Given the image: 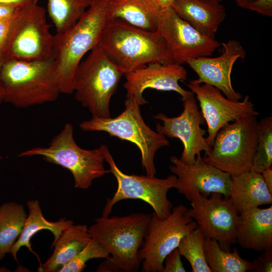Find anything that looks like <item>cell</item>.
<instances>
[{
  "label": "cell",
  "instance_id": "obj_6",
  "mask_svg": "<svg viewBox=\"0 0 272 272\" xmlns=\"http://www.w3.org/2000/svg\"><path fill=\"white\" fill-rule=\"evenodd\" d=\"M137 100L126 97L124 111L114 118L92 117L80 124L85 131H105L111 136L134 144L139 149L141 162L147 175L156 173L154 157L157 151L169 145L166 137L152 130L143 120Z\"/></svg>",
  "mask_w": 272,
  "mask_h": 272
},
{
  "label": "cell",
  "instance_id": "obj_2",
  "mask_svg": "<svg viewBox=\"0 0 272 272\" xmlns=\"http://www.w3.org/2000/svg\"><path fill=\"white\" fill-rule=\"evenodd\" d=\"M109 0H92L72 26L54 36L53 59L60 93H74L76 70L84 56L99 44L107 22Z\"/></svg>",
  "mask_w": 272,
  "mask_h": 272
},
{
  "label": "cell",
  "instance_id": "obj_39",
  "mask_svg": "<svg viewBox=\"0 0 272 272\" xmlns=\"http://www.w3.org/2000/svg\"><path fill=\"white\" fill-rule=\"evenodd\" d=\"M236 5L242 8L246 9L247 7L255 0H234Z\"/></svg>",
  "mask_w": 272,
  "mask_h": 272
},
{
  "label": "cell",
  "instance_id": "obj_37",
  "mask_svg": "<svg viewBox=\"0 0 272 272\" xmlns=\"http://www.w3.org/2000/svg\"><path fill=\"white\" fill-rule=\"evenodd\" d=\"M39 0H0V3L9 4L19 7L38 3Z\"/></svg>",
  "mask_w": 272,
  "mask_h": 272
},
{
  "label": "cell",
  "instance_id": "obj_33",
  "mask_svg": "<svg viewBox=\"0 0 272 272\" xmlns=\"http://www.w3.org/2000/svg\"><path fill=\"white\" fill-rule=\"evenodd\" d=\"M246 9L268 17L272 16V0H255Z\"/></svg>",
  "mask_w": 272,
  "mask_h": 272
},
{
  "label": "cell",
  "instance_id": "obj_27",
  "mask_svg": "<svg viewBox=\"0 0 272 272\" xmlns=\"http://www.w3.org/2000/svg\"><path fill=\"white\" fill-rule=\"evenodd\" d=\"M92 0H47V13L56 33L75 24L89 7Z\"/></svg>",
  "mask_w": 272,
  "mask_h": 272
},
{
  "label": "cell",
  "instance_id": "obj_12",
  "mask_svg": "<svg viewBox=\"0 0 272 272\" xmlns=\"http://www.w3.org/2000/svg\"><path fill=\"white\" fill-rule=\"evenodd\" d=\"M188 200L191 208L187 209V214L196 222L204 237L217 241L223 250L231 251V245L237 243L240 217L229 197L218 193L196 192Z\"/></svg>",
  "mask_w": 272,
  "mask_h": 272
},
{
  "label": "cell",
  "instance_id": "obj_36",
  "mask_svg": "<svg viewBox=\"0 0 272 272\" xmlns=\"http://www.w3.org/2000/svg\"><path fill=\"white\" fill-rule=\"evenodd\" d=\"M261 175L269 192L272 193V169L269 167L261 173Z\"/></svg>",
  "mask_w": 272,
  "mask_h": 272
},
{
  "label": "cell",
  "instance_id": "obj_35",
  "mask_svg": "<svg viewBox=\"0 0 272 272\" xmlns=\"http://www.w3.org/2000/svg\"><path fill=\"white\" fill-rule=\"evenodd\" d=\"M21 7L0 3V20L11 19Z\"/></svg>",
  "mask_w": 272,
  "mask_h": 272
},
{
  "label": "cell",
  "instance_id": "obj_21",
  "mask_svg": "<svg viewBox=\"0 0 272 272\" xmlns=\"http://www.w3.org/2000/svg\"><path fill=\"white\" fill-rule=\"evenodd\" d=\"M229 198L239 214L264 205H271L272 193L261 173L252 171L231 176Z\"/></svg>",
  "mask_w": 272,
  "mask_h": 272
},
{
  "label": "cell",
  "instance_id": "obj_3",
  "mask_svg": "<svg viewBox=\"0 0 272 272\" xmlns=\"http://www.w3.org/2000/svg\"><path fill=\"white\" fill-rule=\"evenodd\" d=\"M124 75L147 64L173 63L164 40L120 19L107 20L98 44Z\"/></svg>",
  "mask_w": 272,
  "mask_h": 272
},
{
  "label": "cell",
  "instance_id": "obj_32",
  "mask_svg": "<svg viewBox=\"0 0 272 272\" xmlns=\"http://www.w3.org/2000/svg\"><path fill=\"white\" fill-rule=\"evenodd\" d=\"M181 256L177 247L169 253L164 259L163 272H185Z\"/></svg>",
  "mask_w": 272,
  "mask_h": 272
},
{
  "label": "cell",
  "instance_id": "obj_22",
  "mask_svg": "<svg viewBox=\"0 0 272 272\" xmlns=\"http://www.w3.org/2000/svg\"><path fill=\"white\" fill-rule=\"evenodd\" d=\"M161 10L153 0H109L107 19H120L135 27L156 32Z\"/></svg>",
  "mask_w": 272,
  "mask_h": 272
},
{
  "label": "cell",
  "instance_id": "obj_11",
  "mask_svg": "<svg viewBox=\"0 0 272 272\" xmlns=\"http://www.w3.org/2000/svg\"><path fill=\"white\" fill-rule=\"evenodd\" d=\"M182 204L173 207L164 219L151 214L146 235L139 251L144 272H163L165 257L176 248L181 239L197 228Z\"/></svg>",
  "mask_w": 272,
  "mask_h": 272
},
{
  "label": "cell",
  "instance_id": "obj_30",
  "mask_svg": "<svg viewBox=\"0 0 272 272\" xmlns=\"http://www.w3.org/2000/svg\"><path fill=\"white\" fill-rule=\"evenodd\" d=\"M110 257L108 252L96 240L91 238L85 247L68 263L58 272H81L90 259L104 258Z\"/></svg>",
  "mask_w": 272,
  "mask_h": 272
},
{
  "label": "cell",
  "instance_id": "obj_18",
  "mask_svg": "<svg viewBox=\"0 0 272 272\" xmlns=\"http://www.w3.org/2000/svg\"><path fill=\"white\" fill-rule=\"evenodd\" d=\"M125 76L123 87L126 90V97L134 98L140 105L148 103L143 96L148 88L174 91L181 96L182 101L192 93L179 85V81L186 79L187 71L182 65L175 63H151Z\"/></svg>",
  "mask_w": 272,
  "mask_h": 272
},
{
  "label": "cell",
  "instance_id": "obj_26",
  "mask_svg": "<svg viewBox=\"0 0 272 272\" xmlns=\"http://www.w3.org/2000/svg\"><path fill=\"white\" fill-rule=\"evenodd\" d=\"M204 250L207 263L212 272H246L250 271L251 262L241 257L237 248L223 250L217 241L205 238Z\"/></svg>",
  "mask_w": 272,
  "mask_h": 272
},
{
  "label": "cell",
  "instance_id": "obj_16",
  "mask_svg": "<svg viewBox=\"0 0 272 272\" xmlns=\"http://www.w3.org/2000/svg\"><path fill=\"white\" fill-rule=\"evenodd\" d=\"M170 171L176 176L175 188L188 200L196 192L210 195L220 193L229 197L231 176L206 162L201 155L192 164H186L178 157H170Z\"/></svg>",
  "mask_w": 272,
  "mask_h": 272
},
{
  "label": "cell",
  "instance_id": "obj_25",
  "mask_svg": "<svg viewBox=\"0 0 272 272\" xmlns=\"http://www.w3.org/2000/svg\"><path fill=\"white\" fill-rule=\"evenodd\" d=\"M27 216L23 205L9 201L0 206V261L10 253Z\"/></svg>",
  "mask_w": 272,
  "mask_h": 272
},
{
  "label": "cell",
  "instance_id": "obj_13",
  "mask_svg": "<svg viewBox=\"0 0 272 272\" xmlns=\"http://www.w3.org/2000/svg\"><path fill=\"white\" fill-rule=\"evenodd\" d=\"M156 32L164 40L173 63L181 65L190 58L210 56L221 45L182 19L171 7L162 9Z\"/></svg>",
  "mask_w": 272,
  "mask_h": 272
},
{
  "label": "cell",
  "instance_id": "obj_1",
  "mask_svg": "<svg viewBox=\"0 0 272 272\" xmlns=\"http://www.w3.org/2000/svg\"><path fill=\"white\" fill-rule=\"evenodd\" d=\"M151 217V214L138 213L96 218L88 228L89 234L110 254L96 271H138L141 263L139 251Z\"/></svg>",
  "mask_w": 272,
  "mask_h": 272
},
{
  "label": "cell",
  "instance_id": "obj_40",
  "mask_svg": "<svg viewBox=\"0 0 272 272\" xmlns=\"http://www.w3.org/2000/svg\"><path fill=\"white\" fill-rule=\"evenodd\" d=\"M4 61V60L0 59V70L3 64ZM3 102H4L3 93L2 89L1 84H0V103H2Z\"/></svg>",
  "mask_w": 272,
  "mask_h": 272
},
{
  "label": "cell",
  "instance_id": "obj_7",
  "mask_svg": "<svg viewBox=\"0 0 272 272\" xmlns=\"http://www.w3.org/2000/svg\"><path fill=\"white\" fill-rule=\"evenodd\" d=\"M123 75L98 45L76 70L74 81L76 99L93 117H111L110 101Z\"/></svg>",
  "mask_w": 272,
  "mask_h": 272
},
{
  "label": "cell",
  "instance_id": "obj_5",
  "mask_svg": "<svg viewBox=\"0 0 272 272\" xmlns=\"http://www.w3.org/2000/svg\"><path fill=\"white\" fill-rule=\"evenodd\" d=\"M74 127L71 123L64 124L47 147H35L21 152L17 156H41L46 162L57 165L72 173L74 186L87 189L93 181L110 173L104 167L105 157L100 147L86 150L80 147L74 138Z\"/></svg>",
  "mask_w": 272,
  "mask_h": 272
},
{
  "label": "cell",
  "instance_id": "obj_14",
  "mask_svg": "<svg viewBox=\"0 0 272 272\" xmlns=\"http://www.w3.org/2000/svg\"><path fill=\"white\" fill-rule=\"evenodd\" d=\"M183 110L178 116L170 117L159 113L153 117L162 121V124H156L157 131L170 138L179 139L183 145L180 158L182 162L192 164L196 157L204 151L208 154L211 147L204 136L207 131L201 125L205 120L197 106L194 94L192 93L182 100Z\"/></svg>",
  "mask_w": 272,
  "mask_h": 272
},
{
  "label": "cell",
  "instance_id": "obj_9",
  "mask_svg": "<svg viewBox=\"0 0 272 272\" xmlns=\"http://www.w3.org/2000/svg\"><path fill=\"white\" fill-rule=\"evenodd\" d=\"M256 116L248 115L228 123L217 133L206 162L234 176L250 171L258 137Z\"/></svg>",
  "mask_w": 272,
  "mask_h": 272
},
{
  "label": "cell",
  "instance_id": "obj_38",
  "mask_svg": "<svg viewBox=\"0 0 272 272\" xmlns=\"http://www.w3.org/2000/svg\"><path fill=\"white\" fill-rule=\"evenodd\" d=\"M161 9L171 7L174 0H153Z\"/></svg>",
  "mask_w": 272,
  "mask_h": 272
},
{
  "label": "cell",
  "instance_id": "obj_23",
  "mask_svg": "<svg viewBox=\"0 0 272 272\" xmlns=\"http://www.w3.org/2000/svg\"><path fill=\"white\" fill-rule=\"evenodd\" d=\"M91 238L86 225H74L65 229L51 245L54 247L51 256L39 266L43 272H58L70 262L89 242Z\"/></svg>",
  "mask_w": 272,
  "mask_h": 272
},
{
  "label": "cell",
  "instance_id": "obj_29",
  "mask_svg": "<svg viewBox=\"0 0 272 272\" xmlns=\"http://www.w3.org/2000/svg\"><path fill=\"white\" fill-rule=\"evenodd\" d=\"M272 165V116L261 119L258 122L257 146L251 170L261 173Z\"/></svg>",
  "mask_w": 272,
  "mask_h": 272
},
{
  "label": "cell",
  "instance_id": "obj_28",
  "mask_svg": "<svg viewBox=\"0 0 272 272\" xmlns=\"http://www.w3.org/2000/svg\"><path fill=\"white\" fill-rule=\"evenodd\" d=\"M205 238L197 227L185 235L177 247L180 255L189 262L192 272H212L205 257Z\"/></svg>",
  "mask_w": 272,
  "mask_h": 272
},
{
  "label": "cell",
  "instance_id": "obj_15",
  "mask_svg": "<svg viewBox=\"0 0 272 272\" xmlns=\"http://www.w3.org/2000/svg\"><path fill=\"white\" fill-rule=\"evenodd\" d=\"M187 86L199 102L208 126L206 140L211 147L218 131L228 123L245 115L259 114L248 95L242 101H234L224 97L220 90L210 85L189 80Z\"/></svg>",
  "mask_w": 272,
  "mask_h": 272
},
{
  "label": "cell",
  "instance_id": "obj_24",
  "mask_svg": "<svg viewBox=\"0 0 272 272\" xmlns=\"http://www.w3.org/2000/svg\"><path fill=\"white\" fill-rule=\"evenodd\" d=\"M26 205L28 208L29 214L25 221L22 232L13 246L10 253L17 262L18 252L21 247H26L37 257L40 266L42 264L39 256L32 248L31 240L32 237L41 230H48L54 236L52 245L57 240L61 233L74 224V222L72 220H66L65 218H61L56 222L47 220L43 216L39 201L37 199L29 200Z\"/></svg>",
  "mask_w": 272,
  "mask_h": 272
},
{
  "label": "cell",
  "instance_id": "obj_4",
  "mask_svg": "<svg viewBox=\"0 0 272 272\" xmlns=\"http://www.w3.org/2000/svg\"><path fill=\"white\" fill-rule=\"evenodd\" d=\"M4 102L18 108L55 101L60 91L53 58L5 60L0 70Z\"/></svg>",
  "mask_w": 272,
  "mask_h": 272
},
{
  "label": "cell",
  "instance_id": "obj_34",
  "mask_svg": "<svg viewBox=\"0 0 272 272\" xmlns=\"http://www.w3.org/2000/svg\"><path fill=\"white\" fill-rule=\"evenodd\" d=\"M11 20V19L0 20V59H3L4 50L9 33Z\"/></svg>",
  "mask_w": 272,
  "mask_h": 272
},
{
  "label": "cell",
  "instance_id": "obj_8",
  "mask_svg": "<svg viewBox=\"0 0 272 272\" xmlns=\"http://www.w3.org/2000/svg\"><path fill=\"white\" fill-rule=\"evenodd\" d=\"M46 10L38 3L21 7L11 19L3 59L40 60L53 57L54 36Z\"/></svg>",
  "mask_w": 272,
  "mask_h": 272
},
{
  "label": "cell",
  "instance_id": "obj_17",
  "mask_svg": "<svg viewBox=\"0 0 272 272\" xmlns=\"http://www.w3.org/2000/svg\"><path fill=\"white\" fill-rule=\"evenodd\" d=\"M220 55L190 58L186 62L197 74L198 78L191 81L197 84H207L221 91L228 99L240 101L242 95L232 85L231 72L234 64L239 58L244 59L246 51L237 40H229L221 43Z\"/></svg>",
  "mask_w": 272,
  "mask_h": 272
},
{
  "label": "cell",
  "instance_id": "obj_10",
  "mask_svg": "<svg viewBox=\"0 0 272 272\" xmlns=\"http://www.w3.org/2000/svg\"><path fill=\"white\" fill-rule=\"evenodd\" d=\"M100 147L105 161L109 165L110 173L117 183L116 191L112 197L107 199L102 216H109L116 203L126 199H141L146 202L160 219H164L170 214L173 204L168 199L167 193L171 188L175 187V175H170L165 178H158L155 176L127 174L117 167L107 146L102 144Z\"/></svg>",
  "mask_w": 272,
  "mask_h": 272
},
{
  "label": "cell",
  "instance_id": "obj_20",
  "mask_svg": "<svg viewBox=\"0 0 272 272\" xmlns=\"http://www.w3.org/2000/svg\"><path fill=\"white\" fill-rule=\"evenodd\" d=\"M171 8L182 19L212 38L227 15L223 5L207 0H174Z\"/></svg>",
  "mask_w": 272,
  "mask_h": 272
},
{
  "label": "cell",
  "instance_id": "obj_19",
  "mask_svg": "<svg viewBox=\"0 0 272 272\" xmlns=\"http://www.w3.org/2000/svg\"><path fill=\"white\" fill-rule=\"evenodd\" d=\"M236 233V242L244 249L262 252L272 248V206L244 212Z\"/></svg>",
  "mask_w": 272,
  "mask_h": 272
},
{
  "label": "cell",
  "instance_id": "obj_31",
  "mask_svg": "<svg viewBox=\"0 0 272 272\" xmlns=\"http://www.w3.org/2000/svg\"><path fill=\"white\" fill-rule=\"evenodd\" d=\"M256 259L251 262V271H272V248L266 249Z\"/></svg>",
  "mask_w": 272,
  "mask_h": 272
},
{
  "label": "cell",
  "instance_id": "obj_42",
  "mask_svg": "<svg viewBox=\"0 0 272 272\" xmlns=\"http://www.w3.org/2000/svg\"><path fill=\"white\" fill-rule=\"evenodd\" d=\"M3 157L2 156H0V161L3 159Z\"/></svg>",
  "mask_w": 272,
  "mask_h": 272
},
{
  "label": "cell",
  "instance_id": "obj_41",
  "mask_svg": "<svg viewBox=\"0 0 272 272\" xmlns=\"http://www.w3.org/2000/svg\"><path fill=\"white\" fill-rule=\"evenodd\" d=\"M210 2H213L215 3H220L221 0H207Z\"/></svg>",
  "mask_w": 272,
  "mask_h": 272
}]
</instances>
